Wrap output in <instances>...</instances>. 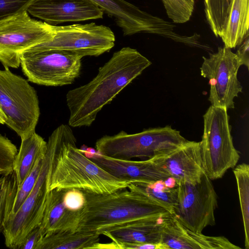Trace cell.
<instances>
[{
  "label": "cell",
  "instance_id": "obj_10",
  "mask_svg": "<svg viewBox=\"0 0 249 249\" xmlns=\"http://www.w3.org/2000/svg\"><path fill=\"white\" fill-rule=\"evenodd\" d=\"M115 37L107 26L94 22L54 26L53 38L28 49L31 51L57 50L86 56H99L114 46Z\"/></svg>",
  "mask_w": 249,
  "mask_h": 249
},
{
  "label": "cell",
  "instance_id": "obj_3",
  "mask_svg": "<svg viewBox=\"0 0 249 249\" xmlns=\"http://www.w3.org/2000/svg\"><path fill=\"white\" fill-rule=\"evenodd\" d=\"M76 143V138L71 130L57 151L49 192L53 189H77L94 194H109L137 182L112 176L87 157Z\"/></svg>",
  "mask_w": 249,
  "mask_h": 249
},
{
  "label": "cell",
  "instance_id": "obj_21",
  "mask_svg": "<svg viewBox=\"0 0 249 249\" xmlns=\"http://www.w3.org/2000/svg\"><path fill=\"white\" fill-rule=\"evenodd\" d=\"M46 150L47 142L36 132L21 139L13 164V171L18 186L29 174L37 160L44 156Z\"/></svg>",
  "mask_w": 249,
  "mask_h": 249
},
{
  "label": "cell",
  "instance_id": "obj_15",
  "mask_svg": "<svg viewBox=\"0 0 249 249\" xmlns=\"http://www.w3.org/2000/svg\"><path fill=\"white\" fill-rule=\"evenodd\" d=\"M27 11L54 26L102 18L104 13L90 0H35Z\"/></svg>",
  "mask_w": 249,
  "mask_h": 249
},
{
  "label": "cell",
  "instance_id": "obj_5",
  "mask_svg": "<svg viewBox=\"0 0 249 249\" xmlns=\"http://www.w3.org/2000/svg\"><path fill=\"white\" fill-rule=\"evenodd\" d=\"M186 141L179 131L167 125L135 134L122 130L114 135H105L97 140L95 147L100 154L108 157L122 160L150 159L172 150Z\"/></svg>",
  "mask_w": 249,
  "mask_h": 249
},
{
  "label": "cell",
  "instance_id": "obj_2",
  "mask_svg": "<svg viewBox=\"0 0 249 249\" xmlns=\"http://www.w3.org/2000/svg\"><path fill=\"white\" fill-rule=\"evenodd\" d=\"M127 188L109 194L83 191L86 203L82 209L77 211L74 232H94L101 235L104 231L171 213L130 184Z\"/></svg>",
  "mask_w": 249,
  "mask_h": 249
},
{
  "label": "cell",
  "instance_id": "obj_8",
  "mask_svg": "<svg viewBox=\"0 0 249 249\" xmlns=\"http://www.w3.org/2000/svg\"><path fill=\"white\" fill-rule=\"evenodd\" d=\"M79 54L52 50H27L20 56V66L28 81L46 86L72 84L80 74L81 59Z\"/></svg>",
  "mask_w": 249,
  "mask_h": 249
},
{
  "label": "cell",
  "instance_id": "obj_33",
  "mask_svg": "<svg viewBox=\"0 0 249 249\" xmlns=\"http://www.w3.org/2000/svg\"><path fill=\"white\" fill-rule=\"evenodd\" d=\"M113 249H167L162 244L154 243H135L117 241H112Z\"/></svg>",
  "mask_w": 249,
  "mask_h": 249
},
{
  "label": "cell",
  "instance_id": "obj_7",
  "mask_svg": "<svg viewBox=\"0 0 249 249\" xmlns=\"http://www.w3.org/2000/svg\"><path fill=\"white\" fill-rule=\"evenodd\" d=\"M0 107L7 118L5 124L21 140L36 132L40 116L36 91L7 68L0 70Z\"/></svg>",
  "mask_w": 249,
  "mask_h": 249
},
{
  "label": "cell",
  "instance_id": "obj_18",
  "mask_svg": "<svg viewBox=\"0 0 249 249\" xmlns=\"http://www.w3.org/2000/svg\"><path fill=\"white\" fill-rule=\"evenodd\" d=\"M66 190L53 189L48 193L40 224L44 235L58 231L74 232L77 211L67 209L63 202Z\"/></svg>",
  "mask_w": 249,
  "mask_h": 249
},
{
  "label": "cell",
  "instance_id": "obj_28",
  "mask_svg": "<svg viewBox=\"0 0 249 249\" xmlns=\"http://www.w3.org/2000/svg\"><path fill=\"white\" fill-rule=\"evenodd\" d=\"M44 156L37 160L29 174L18 186L13 205L8 216L14 214L18 210L31 192L40 172Z\"/></svg>",
  "mask_w": 249,
  "mask_h": 249
},
{
  "label": "cell",
  "instance_id": "obj_25",
  "mask_svg": "<svg viewBox=\"0 0 249 249\" xmlns=\"http://www.w3.org/2000/svg\"><path fill=\"white\" fill-rule=\"evenodd\" d=\"M130 185L146 198L173 213L177 201V187L161 191L155 188L151 182L137 181Z\"/></svg>",
  "mask_w": 249,
  "mask_h": 249
},
{
  "label": "cell",
  "instance_id": "obj_23",
  "mask_svg": "<svg viewBox=\"0 0 249 249\" xmlns=\"http://www.w3.org/2000/svg\"><path fill=\"white\" fill-rule=\"evenodd\" d=\"M245 232V246L249 249V165L242 163L233 169Z\"/></svg>",
  "mask_w": 249,
  "mask_h": 249
},
{
  "label": "cell",
  "instance_id": "obj_24",
  "mask_svg": "<svg viewBox=\"0 0 249 249\" xmlns=\"http://www.w3.org/2000/svg\"><path fill=\"white\" fill-rule=\"evenodd\" d=\"M232 0H204V11L210 28L221 37L227 21Z\"/></svg>",
  "mask_w": 249,
  "mask_h": 249
},
{
  "label": "cell",
  "instance_id": "obj_27",
  "mask_svg": "<svg viewBox=\"0 0 249 249\" xmlns=\"http://www.w3.org/2000/svg\"><path fill=\"white\" fill-rule=\"evenodd\" d=\"M168 17L176 23L188 21L193 14L194 0H162Z\"/></svg>",
  "mask_w": 249,
  "mask_h": 249
},
{
  "label": "cell",
  "instance_id": "obj_30",
  "mask_svg": "<svg viewBox=\"0 0 249 249\" xmlns=\"http://www.w3.org/2000/svg\"><path fill=\"white\" fill-rule=\"evenodd\" d=\"M35 0H0V21L27 11Z\"/></svg>",
  "mask_w": 249,
  "mask_h": 249
},
{
  "label": "cell",
  "instance_id": "obj_31",
  "mask_svg": "<svg viewBox=\"0 0 249 249\" xmlns=\"http://www.w3.org/2000/svg\"><path fill=\"white\" fill-rule=\"evenodd\" d=\"M63 202L67 209L76 212L84 207L86 198L83 191L71 189L65 191L63 196Z\"/></svg>",
  "mask_w": 249,
  "mask_h": 249
},
{
  "label": "cell",
  "instance_id": "obj_14",
  "mask_svg": "<svg viewBox=\"0 0 249 249\" xmlns=\"http://www.w3.org/2000/svg\"><path fill=\"white\" fill-rule=\"evenodd\" d=\"M150 159L174 178L178 185L198 182L205 172L200 142L187 140L177 148Z\"/></svg>",
  "mask_w": 249,
  "mask_h": 249
},
{
  "label": "cell",
  "instance_id": "obj_32",
  "mask_svg": "<svg viewBox=\"0 0 249 249\" xmlns=\"http://www.w3.org/2000/svg\"><path fill=\"white\" fill-rule=\"evenodd\" d=\"M44 236L40 225L36 226L26 236L18 249H36Z\"/></svg>",
  "mask_w": 249,
  "mask_h": 249
},
{
  "label": "cell",
  "instance_id": "obj_36",
  "mask_svg": "<svg viewBox=\"0 0 249 249\" xmlns=\"http://www.w3.org/2000/svg\"><path fill=\"white\" fill-rule=\"evenodd\" d=\"M7 118L0 107V124H3L5 123Z\"/></svg>",
  "mask_w": 249,
  "mask_h": 249
},
{
  "label": "cell",
  "instance_id": "obj_1",
  "mask_svg": "<svg viewBox=\"0 0 249 249\" xmlns=\"http://www.w3.org/2000/svg\"><path fill=\"white\" fill-rule=\"evenodd\" d=\"M151 64L146 57L129 47L114 53L90 82L67 93L69 125L89 126L102 108Z\"/></svg>",
  "mask_w": 249,
  "mask_h": 249
},
{
  "label": "cell",
  "instance_id": "obj_20",
  "mask_svg": "<svg viewBox=\"0 0 249 249\" xmlns=\"http://www.w3.org/2000/svg\"><path fill=\"white\" fill-rule=\"evenodd\" d=\"M249 0H232L221 38L224 47L239 46L249 35Z\"/></svg>",
  "mask_w": 249,
  "mask_h": 249
},
{
  "label": "cell",
  "instance_id": "obj_29",
  "mask_svg": "<svg viewBox=\"0 0 249 249\" xmlns=\"http://www.w3.org/2000/svg\"><path fill=\"white\" fill-rule=\"evenodd\" d=\"M17 153L16 145L7 137L0 134V175H7L13 172Z\"/></svg>",
  "mask_w": 249,
  "mask_h": 249
},
{
  "label": "cell",
  "instance_id": "obj_22",
  "mask_svg": "<svg viewBox=\"0 0 249 249\" xmlns=\"http://www.w3.org/2000/svg\"><path fill=\"white\" fill-rule=\"evenodd\" d=\"M99 240L94 232L58 231L44 235L36 249H94Z\"/></svg>",
  "mask_w": 249,
  "mask_h": 249
},
{
  "label": "cell",
  "instance_id": "obj_9",
  "mask_svg": "<svg viewBox=\"0 0 249 249\" xmlns=\"http://www.w3.org/2000/svg\"><path fill=\"white\" fill-rule=\"evenodd\" d=\"M53 25L31 18L27 11L0 21V62L18 68L22 53L53 37Z\"/></svg>",
  "mask_w": 249,
  "mask_h": 249
},
{
  "label": "cell",
  "instance_id": "obj_35",
  "mask_svg": "<svg viewBox=\"0 0 249 249\" xmlns=\"http://www.w3.org/2000/svg\"><path fill=\"white\" fill-rule=\"evenodd\" d=\"M163 181L165 186L168 188L173 189L178 186L175 179L171 176L166 178Z\"/></svg>",
  "mask_w": 249,
  "mask_h": 249
},
{
  "label": "cell",
  "instance_id": "obj_19",
  "mask_svg": "<svg viewBox=\"0 0 249 249\" xmlns=\"http://www.w3.org/2000/svg\"><path fill=\"white\" fill-rule=\"evenodd\" d=\"M164 216L156 217L126 227L104 231L102 234L109 237L112 241L135 243H159Z\"/></svg>",
  "mask_w": 249,
  "mask_h": 249
},
{
  "label": "cell",
  "instance_id": "obj_13",
  "mask_svg": "<svg viewBox=\"0 0 249 249\" xmlns=\"http://www.w3.org/2000/svg\"><path fill=\"white\" fill-rule=\"evenodd\" d=\"M113 18L124 36L138 33L158 34L183 42L185 36L175 32L171 22L154 16L125 0H90Z\"/></svg>",
  "mask_w": 249,
  "mask_h": 249
},
{
  "label": "cell",
  "instance_id": "obj_12",
  "mask_svg": "<svg viewBox=\"0 0 249 249\" xmlns=\"http://www.w3.org/2000/svg\"><path fill=\"white\" fill-rule=\"evenodd\" d=\"M201 75L209 80V101L212 106L226 109L234 107V99L242 92L237 73L242 63L231 49L219 47L216 53L203 57Z\"/></svg>",
  "mask_w": 249,
  "mask_h": 249
},
{
  "label": "cell",
  "instance_id": "obj_11",
  "mask_svg": "<svg viewBox=\"0 0 249 249\" xmlns=\"http://www.w3.org/2000/svg\"><path fill=\"white\" fill-rule=\"evenodd\" d=\"M177 201L172 214L185 227L197 233L215 224L217 196L211 179L205 172L196 183L178 185Z\"/></svg>",
  "mask_w": 249,
  "mask_h": 249
},
{
  "label": "cell",
  "instance_id": "obj_4",
  "mask_svg": "<svg viewBox=\"0 0 249 249\" xmlns=\"http://www.w3.org/2000/svg\"><path fill=\"white\" fill-rule=\"evenodd\" d=\"M71 130L69 125L62 124L49 136L42 167L31 192L18 210L4 223L2 233L6 247L18 249L29 232L40 224L54 161L61 143Z\"/></svg>",
  "mask_w": 249,
  "mask_h": 249
},
{
  "label": "cell",
  "instance_id": "obj_34",
  "mask_svg": "<svg viewBox=\"0 0 249 249\" xmlns=\"http://www.w3.org/2000/svg\"><path fill=\"white\" fill-rule=\"evenodd\" d=\"M239 46L240 47L236 53L241 59L242 65H245L247 68L249 69V55L248 37Z\"/></svg>",
  "mask_w": 249,
  "mask_h": 249
},
{
  "label": "cell",
  "instance_id": "obj_26",
  "mask_svg": "<svg viewBox=\"0 0 249 249\" xmlns=\"http://www.w3.org/2000/svg\"><path fill=\"white\" fill-rule=\"evenodd\" d=\"M18 188L14 171L7 175H0V235L2 232L4 223L11 211Z\"/></svg>",
  "mask_w": 249,
  "mask_h": 249
},
{
  "label": "cell",
  "instance_id": "obj_17",
  "mask_svg": "<svg viewBox=\"0 0 249 249\" xmlns=\"http://www.w3.org/2000/svg\"><path fill=\"white\" fill-rule=\"evenodd\" d=\"M89 159L112 176L121 179L153 182L164 181L170 177L150 159L140 161L122 160L105 156L99 152Z\"/></svg>",
  "mask_w": 249,
  "mask_h": 249
},
{
  "label": "cell",
  "instance_id": "obj_6",
  "mask_svg": "<svg viewBox=\"0 0 249 249\" xmlns=\"http://www.w3.org/2000/svg\"><path fill=\"white\" fill-rule=\"evenodd\" d=\"M203 119L200 142L203 167L211 180L219 179L236 166L239 153L233 145L227 109L211 105Z\"/></svg>",
  "mask_w": 249,
  "mask_h": 249
},
{
  "label": "cell",
  "instance_id": "obj_16",
  "mask_svg": "<svg viewBox=\"0 0 249 249\" xmlns=\"http://www.w3.org/2000/svg\"><path fill=\"white\" fill-rule=\"evenodd\" d=\"M160 243L167 249H240L224 236H209L185 227L171 213L162 220Z\"/></svg>",
  "mask_w": 249,
  "mask_h": 249
}]
</instances>
